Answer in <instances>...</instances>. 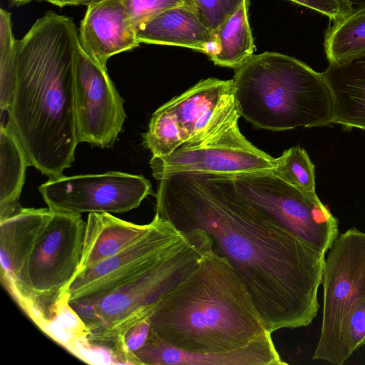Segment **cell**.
<instances>
[{"instance_id":"obj_9","label":"cell","mask_w":365,"mask_h":365,"mask_svg":"<svg viewBox=\"0 0 365 365\" xmlns=\"http://www.w3.org/2000/svg\"><path fill=\"white\" fill-rule=\"evenodd\" d=\"M38 190L53 212L112 214L137 208L151 193V184L142 175L110 171L49 179Z\"/></svg>"},{"instance_id":"obj_18","label":"cell","mask_w":365,"mask_h":365,"mask_svg":"<svg viewBox=\"0 0 365 365\" xmlns=\"http://www.w3.org/2000/svg\"><path fill=\"white\" fill-rule=\"evenodd\" d=\"M151 226V222L137 225L108 212L89 213L78 272L92 267L130 247L143 237Z\"/></svg>"},{"instance_id":"obj_32","label":"cell","mask_w":365,"mask_h":365,"mask_svg":"<svg viewBox=\"0 0 365 365\" xmlns=\"http://www.w3.org/2000/svg\"><path fill=\"white\" fill-rule=\"evenodd\" d=\"M11 1L16 4H21L27 3L31 0H11Z\"/></svg>"},{"instance_id":"obj_29","label":"cell","mask_w":365,"mask_h":365,"mask_svg":"<svg viewBox=\"0 0 365 365\" xmlns=\"http://www.w3.org/2000/svg\"><path fill=\"white\" fill-rule=\"evenodd\" d=\"M322 14L334 21L354 11L345 0H289Z\"/></svg>"},{"instance_id":"obj_7","label":"cell","mask_w":365,"mask_h":365,"mask_svg":"<svg viewBox=\"0 0 365 365\" xmlns=\"http://www.w3.org/2000/svg\"><path fill=\"white\" fill-rule=\"evenodd\" d=\"M328 251L322 279V329L313 359L342 365V321L354 302L365 294V232L350 228L338 235Z\"/></svg>"},{"instance_id":"obj_11","label":"cell","mask_w":365,"mask_h":365,"mask_svg":"<svg viewBox=\"0 0 365 365\" xmlns=\"http://www.w3.org/2000/svg\"><path fill=\"white\" fill-rule=\"evenodd\" d=\"M276 158L252 145L240 129L202 145L183 144L170 155L153 157V177L160 180L178 173L238 175L272 170Z\"/></svg>"},{"instance_id":"obj_4","label":"cell","mask_w":365,"mask_h":365,"mask_svg":"<svg viewBox=\"0 0 365 365\" xmlns=\"http://www.w3.org/2000/svg\"><path fill=\"white\" fill-rule=\"evenodd\" d=\"M232 80L240 116L257 128L332 123L333 96L323 73L295 58L277 52L252 55Z\"/></svg>"},{"instance_id":"obj_21","label":"cell","mask_w":365,"mask_h":365,"mask_svg":"<svg viewBox=\"0 0 365 365\" xmlns=\"http://www.w3.org/2000/svg\"><path fill=\"white\" fill-rule=\"evenodd\" d=\"M329 63H339L365 53V9L354 10L334 21L324 34Z\"/></svg>"},{"instance_id":"obj_27","label":"cell","mask_w":365,"mask_h":365,"mask_svg":"<svg viewBox=\"0 0 365 365\" xmlns=\"http://www.w3.org/2000/svg\"><path fill=\"white\" fill-rule=\"evenodd\" d=\"M150 331V316L129 327L122 336L116 355L117 364H133V354L147 341Z\"/></svg>"},{"instance_id":"obj_22","label":"cell","mask_w":365,"mask_h":365,"mask_svg":"<svg viewBox=\"0 0 365 365\" xmlns=\"http://www.w3.org/2000/svg\"><path fill=\"white\" fill-rule=\"evenodd\" d=\"M143 138L153 157L168 156L185 143L176 115L165 104L153 113Z\"/></svg>"},{"instance_id":"obj_28","label":"cell","mask_w":365,"mask_h":365,"mask_svg":"<svg viewBox=\"0 0 365 365\" xmlns=\"http://www.w3.org/2000/svg\"><path fill=\"white\" fill-rule=\"evenodd\" d=\"M123 1L135 29L163 11L184 4L183 0H123Z\"/></svg>"},{"instance_id":"obj_15","label":"cell","mask_w":365,"mask_h":365,"mask_svg":"<svg viewBox=\"0 0 365 365\" xmlns=\"http://www.w3.org/2000/svg\"><path fill=\"white\" fill-rule=\"evenodd\" d=\"M51 213L48 207H21L0 221L1 280L13 298L18 291L23 267Z\"/></svg>"},{"instance_id":"obj_1","label":"cell","mask_w":365,"mask_h":365,"mask_svg":"<svg viewBox=\"0 0 365 365\" xmlns=\"http://www.w3.org/2000/svg\"><path fill=\"white\" fill-rule=\"evenodd\" d=\"M159 181L155 215L179 230L207 234L269 332L312 322L319 308L324 253L245 198L232 175L178 173Z\"/></svg>"},{"instance_id":"obj_23","label":"cell","mask_w":365,"mask_h":365,"mask_svg":"<svg viewBox=\"0 0 365 365\" xmlns=\"http://www.w3.org/2000/svg\"><path fill=\"white\" fill-rule=\"evenodd\" d=\"M289 185L311 195H317L314 165L307 151L300 146L292 147L276 158L271 170Z\"/></svg>"},{"instance_id":"obj_19","label":"cell","mask_w":365,"mask_h":365,"mask_svg":"<svg viewBox=\"0 0 365 365\" xmlns=\"http://www.w3.org/2000/svg\"><path fill=\"white\" fill-rule=\"evenodd\" d=\"M29 166L14 134L3 123L0 126V221L16 213Z\"/></svg>"},{"instance_id":"obj_31","label":"cell","mask_w":365,"mask_h":365,"mask_svg":"<svg viewBox=\"0 0 365 365\" xmlns=\"http://www.w3.org/2000/svg\"><path fill=\"white\" fill-rule=\"evenodd\" d=\"M349 2L354 10L365 9V0H345Z\"/></svg>"},{"instance_id":"obj_13","label":"cell","mask_w":365,"mask_h":365,"mask_svg":"<svg viewBox=\"0 0 365 365\" xmlns=\"http://www.w3.org/2000/svg\"><path fill=\"white\" fill-rule=\"evenodd\" d=\"M78 38L83 50L106 68L111 56L140 44L123 0H105L88 6Z\"/></svg>"},{"instance_id":"obj_24","label":"cell","mask_w":365,"mask_h":365,"mask_svg":"<svg viewBox=\"0 0 365 365\" xmlns=\"http://www.w3.org/2000/svg\"><path fill=\"white\" fill-rule=\"evenodd\" d=\"M15 43L11 13L0 11V109L10 107L16 86Z\"/></svg>"},{"instance_id":"obj_10","label":"cell","mask_w":365,"mask_h":365,"mask_svg":"<svg viewBox=\"0 0 365 365\" xmlns=\"http://www.w3.org/2000/svg\"><path fill=\"white\" fill-rule=\"evenodd\" d=\"M74 98L78 143L101 148L112 147L126 118L124 101L107 68L77 48L74 66Z\"/></svg>"},{"instance_id":"obj_26","label":"cell","mask_w":365,"mask_h":365,"mask_svg":"<svg viewBox=\"0 0 365 365\" xmlns=\"http://www.w3.org/2000/svg\"><path fill=\"white\" fill-rule=\"evenodd\" d=\"M245 0H183L212 32L240 7Z\"/></svg>"},{"instance_id":"obj_17","label":"cell","mask_w":365,"mask_h":365,"mask_svg":"<svg viewBox=\"0 0 365 365\" xmlns=\"http://www.w3.org/2000/svg\"><path fill=\"white\" fill-rule=\"evenodd\" d=\"M332 93V123L365 130V53L322 73Z\"/></svg>"},{"instance_id":"obj_2","label":"cell","mask_w":365,"mask_h":365,"mask_svg":"<svg viewBox=\"0 0 365 365\" xmlns=\"http://www.w3.org/2000/svg\"><path fill=\"white\" fill-rule=\"evenodd\" d=\"M78 35L73 21L53 11L15 43L16 86L5 124L33 166L49 179L75 160L74 66Z\"/></svg>"},{"instance_id":"obj_20","label":"cell","mask_w":365,"mask_h":365,"mask_svg":"<svg viewBox=\"0 0 365 365\" xmlns=\"http://www.w3.org/2000/svg\"><path fill=\"white\" fill-rule=\"evenodd\" d=\"M215 51L209 56L215 64L237 68L253 54L254 41L248 19V0L215 31Z\"/></svg>"},{"instance_id":"obj_30","label":"cell","mask_w":365,"mask_h":365,"mask_svg":"<svg viewBox=\"0 0 365 365\" xmlns=\"http://www.w3.org/2000/svg\"><path fill=\"white\" fill-rule=\"evenodd\" d=\"M51 4H55L60 7L67 5H85L90 6L100 3L105 0H45Z\"/></svg>"},{"instance_id":"obj_6","label":"cell","mask_w":365,"mask_h":365,"mask_svg":"<svg viewBox=\"0 0 365 365\" xmlns=\"http://www.w3.org/2000/svg\"><path fill=\"white\" fill-rule=\"evenodd\" d=\"M85 227L81 215L52 211L23 267L14 299L44 332L68 302L66 289L81 266Z\"/></svg>"},{"instance_id":"obj_14","label":"cell","mask_w":365,"mask_h":365,"mask_svg":"<svg viewBox=\"0 0 365 365\" xmlns=\"http://www.w3.org/2000/svg\"><path fill=\"white\" fill-rule=\"evenodd\" d=\"M133 364L147 365H282L269 334L225 354H199L178 349L150 333L145 344L132 356Z\"/></svg>"},{"instance_id":"obj_3","label":"cell","mask_w":365,"mask_h":365,"mask_svg":"<svg viewBox=\"0 0 365 365\" xmlns=\"http://www.w3.org/2000/svg\"><path fill=\"white\" fill-rule=\"evenodd\" d=\"M150 322L151 334L199 354L228 353L272 334L233 267L212 249L158 299Z\"/></svg>"},{"instance_id":"obj_25","label":"cell","mask_w":365,"mask_h":365,"mask_svg":"<svg viewBox=\"0 0 365 365\" xmlns=\"http://www.w3.org/2000/svg\"><path fill=\"white\" fill-rule=\"evenodd\" d=\"M341 342L345 361L365 345V294L357 298L342 321Z\"/></svg>"},{"instance_id":"obj_8","label":"cell","mask_w":365,"mask_h":365,"mask_svg":"<svg viewBox=\"0 0 365 365\" xmlns=\"http://www.w3.org/2000/svg\"><path fill=\"white\" fill-rule=\"evenodd\" d=\"M232 175L245 198L326 255L339 235V222L317 195L296 188L271 170Z\"/></svg>"},{"instance_id":"obj_12","label":"cell","mask_w":365,"mask_h":365,"mask_svg":"<svg viewBox=\"0 0 365 365\" xmlns=\"http://www.w3.org/2000/svg\"><path fill=\"white\" fill-rule=\"evenodd\" d=\"M165 104L176 115L184 144L207 143L239 130L232 79L201 80Z\"/></svg>"},{"instance_id":"obj_16","label":"cell","mask_w":365,"mask_h":365,"mask_svg":"<svg viewBox=\"0 0 365 365\" xmlns=\"http://www.w3.org/2000/svg\"><path fill=\"white\" fill-rule=\"evenodd\" d=\"M140 43L192 48L210 56L215 48L213 33L185 5L168 9L136 29Z\"/></svg>"},{"instance_id":"obj_5","label":"cell","mask_w":365,"mask_h":365,"mask_svg":"<svg viewBox=\"0 0 365 365\" xmlns=\"http://www.w3.org/2000/svg\"><path fill=\"white\" fill-rule=\"evenodd\" d=\"M212 249L207 236L107 291L68 301L92 350L110 354L116 362L120 340L133 324L150 316L158 299L190 274Z\"/></svg>"}]
</instances>
